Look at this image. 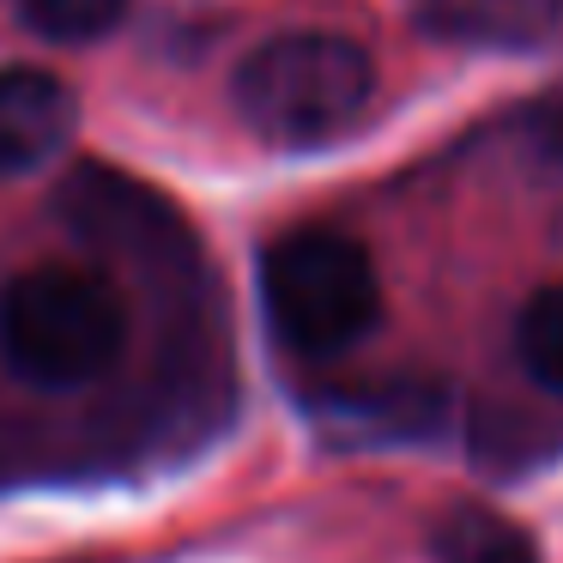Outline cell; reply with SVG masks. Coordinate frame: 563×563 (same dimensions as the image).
I'll list each match as a JSON object with an SVG mask.
<instances>
[{
  "label": "cell",
  "mask_w": 563,
  "mask_h": 563,
  "mask_svg": "<svg viewBox=\"0 0 563 563\" xmlns=\"http://www.w3.org/2000/svg\"><path fill=\"white\" fill-rule=\"evenodd\" d=\"M128 345V303L103 273L49 261L0 285V364L31 388H86Z\"/></svg>",
  "instance_id": "1"
},
{
  "label": "cell",
  "mask_w": 563,
  "mask_h": 563,
  "mask_svg": "<svg viewBox=\"0 0 563 563\" xmlns=\"http://www.w3.org/2000/svg\"><path fill=\"white\" fill-rule=\"evenodd\" d=\"M376 98V62L352 37L291 31L243 55L231 103L249 134L267 146H321L340 140Z\"/></svg>",
  "instance_id": "2"
},
{
  "label": "cell",
  "mask_w": 563,
  "mask_h": 563,
  "mask_svg": "<svg viewBox=\"0 0 563 563\" xmlns=\"http://www.w3.org/2000/svg\"><path fill=\"white\" fill-rule=\"evenodd\" d=\"M261 309L297 357H333L364 340L382 316L376 261L345 231H285L261 255Z\"/></svg>",
  "instance_id": "3"
},
{
  "label": "cell",
  "mask_w": 563,
  "mask_h": 563,
  "mask_svg": "<svg viewBox=\"0 0 563 563\" xmlns=\"http://www.w3.org/2000/svg\"><path fill=\"white\" fill-rule=\"evenodd\" d=\"M62 219L74 224V236L110 249V255L140 261V267H183V261H195L188 224L176 219L170 200H158L152 188L103 170V164H86V170L67 176Z\"/></svg>",
  "instance_id": "4"
},
{
  "label": "cell",
  "mask_w": 563,
  "mask_h": 563,
  "mask_svg": "<svg viewBox=\"0 0 563 563\" xmlns=\"http://www.w3.org/2000/svg\"><path fill=\"white\" fill-rule=\"evenodd\" d=\"M79 110L74 91L43 67H0V183L31 176L67 146Z\"/></svg>",
  "instance_id": "5"
},
{
  "label": "cell",
  "mask_w": 563,
  "mask_h": 563,
  "mask_svg": "<svg viewBox=\"0 0 563 563\" xmlns=\"http://www.w3.org/2000/svg\"><path fill=\"white\" fill-rule=\"evenodd\" d=\"M412 25L454 49H539L558 31L563 0H406Z\"/></svg>",
  "instance_id": "6"
},
{
  "label": "cell",
  "mask_w": 563,
  "mask_h": 563,
  "mask_svg": "<svg viewBox=\"0 0 563 563\" xmlns=\"http://www.w3.org/2000/svg\"><path fill=\"white\" fill-rule=\"evenodd\" d=\"M430 558L437 563H539V551L515 521L461 503V509H449L430 527Z\"/></svg>",
  "instance_id": "7"
},
{
  "label": "cell",
  "mask_w": 563,
  "mask_h": 563,
  "mask_svg": "<svg viewBox=\"0 0 563 563\" xmlns=\"http://www.w3.org/2000/svg\"><path fill=\"white\" fill-rule=\"evenodd\" d=\"M333 418L345 424V437L357 442H388V437H412L430 430L437 418V394L430 388H345L333 394Z\"/></svg>",
  "instance_id": "8"
},
{
  "label": "cell",
  "mask_w": 563,
  "mask_h": 563,
  "mask_svg": "<svg viewBox=\"0 0 563 563\" xmlns=\"http://www.w3.org/2000/svg\"><path fill=\"white\" fill-rule=\"evenodd\" d=\"M515 352L539 388L563 394V285H545V291L527 297L521 321H515Z\"/></svg>",
  "instance_id": "9"
},
{
  "label": "cell",
  "mask_w": 563,
  "mask_h": 563,
  "mask_svg": "<svg viewBox=\"0 0 563 563\" xmlns=\"http://www.w3.org/2000/svg\"><path fill=\"white\" fill-rule=\"evenodd\" d=\"M128 13V0H19V19L55 43H98L115 31Z\"/></svg>",
  "instance_id": "10"
},
{
  "label": "cell",
  "mask_w": 563,
  "mask_h": 563,
  "mask_svg": "<svg viewBox=\"0 0 563 563\" xmlns=\"http://www.w3.org/2000/svg\"><path fill=\"white\" fill-rule=\"evenodd\" d=\"M527 134H533V146L545 152L551 164H563V98H551L545 110H533V128H527Z\"/></svg>",
  "instance_id": "11"
}]
</instances>
